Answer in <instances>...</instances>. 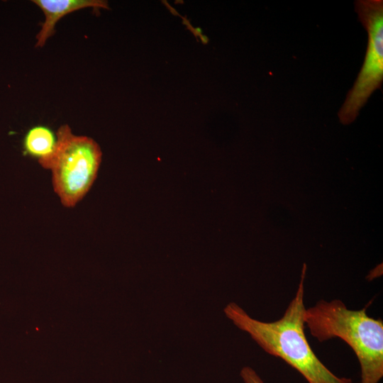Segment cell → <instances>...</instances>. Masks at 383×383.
Segmentation results:
<instances>
[{
    "mask_svg": "<svg viewBox=\"0 0 383 383\" xmlns=\"http://www.w3.org/2000/svg\"><path fill=\"white\" fill-rule=\"evenodd\" d=\"M307 266L304 263L300 282L294 297L281 318L263 322L250 317L232 302L224 312L240 330L247 332L268 354L279 357L296 370L309 383H353L351 379L339 377L318 358L304 332V279Z\"/></svg>",
    "mask_w": 383,
    "mask_h": 383,
    "instance_id": "obj_1",
    "label": "cell"
},
{
    "mask_svg": "<svg viewBox=\"0 0 383 383\" xmlns=\"http://www.w3.org/2000/svg\"><path fill=\"white\" fill-rule=\"evenodd\" d=\"M370 303L350 310L339 299L319 300L304 313V324L319 342L339 338L352 348L360 365V383H378L383 377V321L367 314Z\"/></svg>",
    "mask_w": 383,
    "mask_h": 383,
    "instance_id": "obj_2",
    "label": "cell"
},
{
    "mask_svg": "<svg viewBox=\"0 0 383 383\" xmlns=\"http://www.w3.org/2000/svg\"><path fill=\"white\" fill-rule=\"evenodd\" d=\"M56 136L53 153L39 164L51 171L53 189L61 204L72 208L96 180L102 153L94 140L74 134L67 124L58 128Z\"/></svg>",
    "mask_w": 383,
    "mask_h": 383,
    "instance_id": "obj_3",
    "label": "cell"
},
{
    "mask_svg": "<svg viewBox=\"0 0 383 383\" xmlns=\"http://www.w3.org/2000/svg\"><path fill=\"white\" fill-rule=\"evenodd\" d=\"M355 10L367 33L365 60L357 77L338 111L343 125L353 123L372 94L383 82V1L357 0Z\"/></svg>",
    "mask_w": 383,
    "mask_h": 383,
    "instance_id": "obj_4",
    "label": "cell"
},
{
    "mask_svg": "<svg viewBox=\"0 0 383 383\" xmlns=\"http://www.w3.org/2000/svg\"><path fill=\"white\" fill-rule=\"evenodd\" d=\"M43 12L45 21L36 35V47H43L55 33L59 20L68 13L86 8L108 9V4L101 0H33Z\"/></svg>",
    "mask_w": 383,
    "mask_h": 383,
    "instance_id": "obj_5",
    "label": "cell"
},
{
    "mask_svg": "<svg viewBox=\"0 0 383 383\" xmlns=\"http://www.w3.org/2000/svg\"><path fill=\"white\" fill-rule=\"evenodd\" d=\"M57 136L46 126H37L28 130L23 139L26 152L38 158V162L48 158L54 152Z\"/></svg>",
    "mask_w": 383,
    "mask_h": 383,
    "instance_id": "obj_6",
    "label": "cell"
},
{
    "mask_svg": "<svg viewBox=\"0 0 383 383\" xmlns=\"http://www.w3.org/2000/svg\"><path fill=\"white\" fill-rule=\"evenodd\" d=\"M240 376L245 383H264L257 373L250 367H244L240 371Z\"/></svg>",
    "mask_w": 383,
    "mask_h": 383,
    "instance_id": "obj_7",
    "label": "cell"
},
{
    "mask_svg": "<svg viewBox=\"0 0 383 383\" xmlns=\"http://www.w3.org/2000/svg\"><path fill=\"white\" fill-rule=\"evenodd\" d=\"M382 264H381V265H378L375 269L372 270L370 272V273L368 275L367 278H369V279H372L374 277L380 276V274H382Z\"/></svg>",
    "mask_w": 383,
    "mask_h": 383,
    "instance_id": "obj_8",
    "label": "cell"
}]
</instances>
